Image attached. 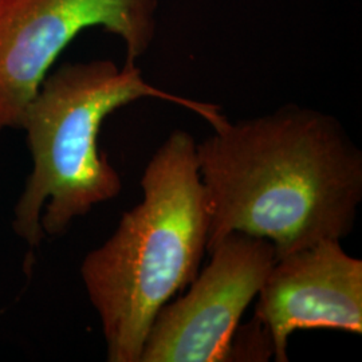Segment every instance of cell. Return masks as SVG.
<instances>
[{"instance_id":"obj_3","label":"cell","mask_w":362,"mask_h":362,"mask_svg":"<svg viewBox=\"0 0 362 362\" xmlns=\"http://www.w3.org/2000/svg\"><path fill=\"white\" fill-rule=\"evenodd\" d=\"M157 98L180 105L215 128L226 118L215 105L158 89L136 64H66L49 73L27 106L33 170L13 209V231L31 247L67 231L74 220L122 191L119 173L100 151L106 117L125 105Z\"/></svg>"},{"instance_id":"obj_2","label":"cell","mask_w":362,"mask_h":362,"mask_svg":"<svg viewBox=\"0 0 362 362\" xmlns=\"http://www.w3.org/2000/svg\"><path fill=\"white\" fill-rule=\"evenodd\" d=\"M196 141L176 129L141 177V203L82 262L110 362H140L157 313L194 282L207 252L209 211Z\"/></svg>"},{"instance_id":"obj_4","label":"cell","mask_w":362,"mask_h":362,"mask_svg":"<svg viewBox=\"0 0 362 362\" xmlns=\"http://www.w3.org/2000/svg\"><path fill=\"white\" fill-rule=\"evenodd\" d=\"M157 0H0V133L21 128L40 83L79 33L104 27L136 64L156 34Z\"/></svg>"},{"instance_id":"obj_6","label":"cell","mask_w":362,"mask_h":362,"mask_svg":"<svg viewBox=\"0 0 362 362\" xmlns=\"http://www.w3.org/2000/svg\"><path fill=\"white\" fill-rule=\"evenodd\" d=\"M254 320L270 337L276 362L288 361V337L297 330L361 336V259L350 257L337 239L276 259L259 290Z\"/></svg>"},{"instance_id":"obj_1","label":"cell","mask_w":362,"mask_h":362,"mask_svg":"<svg viewBox=\"0 0 362 362\" xmlns=\"http://www.w3.org/2000/svg\"><path fill=\"white\" fill-rule=\"evenodd\" d=\"M207 252L228 233L263 238L276 259L348 236L362 202V152L336 117L287 105L214 128L196 144Z\"/></svg>"},{"instance_id":"obj_5","label":"cell","mask_w":362,"mask_h":362,"mask_svg":"<svg viewBox=\"0 0 362 362\" xmlns=\"http://www.w3.org/2000/svg\"><path fill=\"white\" fill-rule=\"evenodd\" d=\"M187 294L169 300L149 329L140 362L233 361L240 318L276 260L272 242L228 233Z\"/></svg>"}]
</instances>
